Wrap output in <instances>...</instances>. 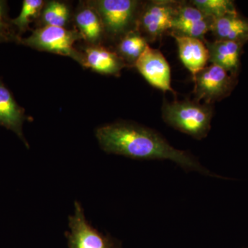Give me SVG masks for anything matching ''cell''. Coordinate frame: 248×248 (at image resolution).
<instances>
[{"label":"cell","instance_id":"9c48e42d","mask_svg":"<svg viewBox=\"0 0 248 248\" xmlns=\"http://www.w3.org/2000/svg\"><path fill=\"white\" fill-rule=\"evenodd\" d=\"M213 22V19L192 4L179 2L170 32L205 40L204 35L211 31Z\"/></svg>","mask_w":248,"mask_h":248},{"label":"cell","instance_id":"6da1fadb","mask_svg":"<svg viewBox=\"0 0 248 248\" xmlns=\"http://www.w3.org/2000/svg\"><path fill=\"white\" fill-rule=\"evenodd\" d=\"M95 135L106 153L133 159L170 160L186 171L220 177L202 166L190 153L174 148L162 135L143 125L121 121L99 127Z\"/></svg>","mask_w":248,"mask_h":248},{"label":"cell","instance_id":"5bb4252c","mask_svg":"<svg viewBox=\"0 0 248 248\" xmlns=\"http://www.w3.org/2000/svg\"><path fill=\"white\" fill-rule=\"evenodd\" d=\"M74 20L77 29L89 45H100L105 35L102 22L97 11L86 1L78 8Z\"/></svg>","mask_w":248,"mask_h":248},{"label":"cell","instance_id":"d6986e66","mask_svg":"<svg viewBox=\"0 0 248 248\" xmlns=\"http://www.w3.org/2000/svg\"><path fill=\"white\" fill-rule=\"evenodd\" d=\"M190 2L213 20L238 13L234 1L230 0H193Z\"/></svg>","mask_w":248,"mask_h":248},{"label":"cell","instance_id":"7a4b0ae2","mask_svg":"<svg viewBox=\"0 0 248 248\" xmlns=\"http://www.w3.org/2000/svg\"><path fill=\"white\" fill-rule=\"evenodd\" d=\"M213 117L212 105L186 99L164 101L162 117L170 126L197 140L208 136Z\"/></svg>","mask_w":248,"mask_h":248},{"label":"cell","instance_id":"52a82bcc","mask_svg":"<svg viewBox=\"0 0 248 248\" xmlns=\"http://www.w3.org/2000/svg\"><path fill=\"white\" fill-rule=\"evenodd\" d=\"M135 67L152 86L175 95L176 92L171 86L170 67L159 50L147 46Z\"/></svg>","mask_w":248,"mask_h":248},{"label":"cell","instance_id":"277c9868","mask_svg":"<svg viewBox=\"0 0 248 248\" xmlns=\"http://www.w3.org/2000/svg\"><path fill=\"white\" fill-rule=\"evenodd\" d=\"M100 16L104 32L112 37H121L136 29L141 3L135 0L89 1Z\"/></svg>","mask_w":248,"mask_h":248},{"label":"cell","instance_id":"ba28073f","mask_svg":"<svg viewBox=\"0 0 248 248\" xmlns=\"http://www.w3.org/2000/svg\"><path fill=\"white\" fill-rule=\"evenodd\" d=\"M71 232L68 234L71 248H115L112 241L99 232L86 221L84 210L78 202L75 214L69 217Z\"/></svg>","mask_w":248,"mask_h":248},{"label":"cell","instance_id":"8992f818","mask_svg":"<svg viewBox=\"0 0 248 248\" xmlns=\"http://www.w3.org/2000/svg\"><path fill=\"white\" fill-rule=\"evenodd\" d=\"M179 2L152 1L141 6L137 20L136 29L146 40L152 42L172 31V22Z\"/></svg>","mask_w":248,"mask_h":248},{"label":"cell","instance_id":"7c38bea8","mask_svg":"<svg viewBox=\"0 0 248 248\" xmlns=\"http://www.w3.org/2000/svg\"><path fill=\"white\" fill-rule=\"evenodd\" d=\"M175 39L179 50V58L192 78L207 66L209 62V52L205 40L195 37L178 35L170 32Z\"/></svg>","mask_w":248,"mask_h":248},{"label":"cell","instance_id":"ac0fdd59","mask_svg":"<svg viewBox=\"0 0 248 248\" xmlns=\"http://www.w3.org/2000/svg\"><path fill=\"white\" fill-rule=\"evenodd\" d=\"M43 0H24L22 8L18 17L11 19V22L17 31L18 36L21 37L26 31L30 30L31 23L40 17L45 6Z\"/></svg>","mask_w":248,"mask_h":248},{"label":"cell","instance_id":"ffe728a7","mask_svg":"<svg viewBox=\"0 0 248 248\" xmlns=\"http://www.w3.org/2000/svg\"><path fill=\"white\" fill-rule=\"evenodd\" d=\"M20 37L9 17L7 1L0 0V44L16 42Z\"/></svg>","mask_w":248,"mask_h":248},{"label":"cell","instance_id":"9a60e30c","mask_svg":"<svg viewBox=\"0 0 248 248\" xmlns=\"http://www.w3.org/2000/svg\"><path fill=\"white\" fill-rule=\"evenodd\" d=\"M216 40L244 44L248 41V19L239 14L227 15L213 20L211 31Z\"/></svg>","mask_w":248,"mask_h":248},{"label":"cell","instance_id":"2e32d148","mask_svg":"<svg viewBox=\"0 0 248 248\" xmlns=\"http://www.w3.org/2000/svg\"><path fill=\"white\" fill-rule=\"evenodd\" d=\"M148 41L137 29L122 36L117 44L116 53L123 59L128 66H135L138 59L144 52Z\"/></svg>","mask_w":248,"mask_h":248},{"label":"cell","instance_id":"3957f363","mask_svg":"<svg viewBox=\"0 0 248 248\" xmlns=\"http://www.w3.org/2000/svg\"><path fill=\"white\" fill-rule=\"evenodd\" d=\"M80 40H83V37L78 29L68 30L64 27H42L32 31L27 38L19 37L17 43L40 51L69 57L81 65L82 53L77 50L73 46L75 42Z\"/></svg>","mask_w":248,"mask_h":248},{"label":"cell","instance_id":"8fae6325","mask_svg":"<svg viewBox=\"0 0 248 248\" xmlns=\"http://www.w3.org/2000/svg\"><path fill=\"white\" fill-rule=\"evenodd\" d=\"M32 120L25 113V109L16 102L12 93L0 78V125L12 130L29 148V143L23 134V124Z\"/></svg>","mask_w":248,"mask_h":248},{"label":"cell","instance_id":"e0dca14e","mask_svg":"<svg viewBox=\"0 0 248 248\" xmlns=\"http://www.w3.org/2000/svg\"><path fill=\"white\" fill-rule=\"evenodd\" d=\"M70 17L69 7L60 1L45 3L40 16L43 27H64Z\"/></svg>","mask_w":248,"mask_h":248},{"label":"cell","instance_id":"4fadbf2b","mask_svg":"<svg viewBox=\"0 0 248 248\" xmlns=\"http://www.w3.org/2000/svg\"><path fill=\"white\" fill-rule=\"evenodd\" d=\"M205 43L208 49L209 62L237 76L244 44L225 40H205Z\"/></svg>","mask_w":248,"mask_h":248},{"label":"cell","instance_id":"30bf717a","mask_svg":"<svg viewBox=\"0 0 248 248\" xmlns=\"http://www.w3.org/2000/svg\"><path fill=\"white\" fill-rule=\"evenodd\" d=\"M82 55L81 66L100 74L120 76L122 70L129 67L116 52L101 45L88 46Z\"/></svg>","mask_w":248,"mask_h":248},{"label":"cell","instance_id":"5b68a950","mask_svg":"<svg viewBox=\"0 0 248 248\" xmlns=\"http://www.w3.org/2000/svg\"><path fill=\"white\" fill-rule=\"evenodd\" d=\"M192 79L195 101L208 105L229 96L237 83V76L215 64L207 66Z\"/></svg>","mask_w":248,"mask_h":248}]
</instances>
